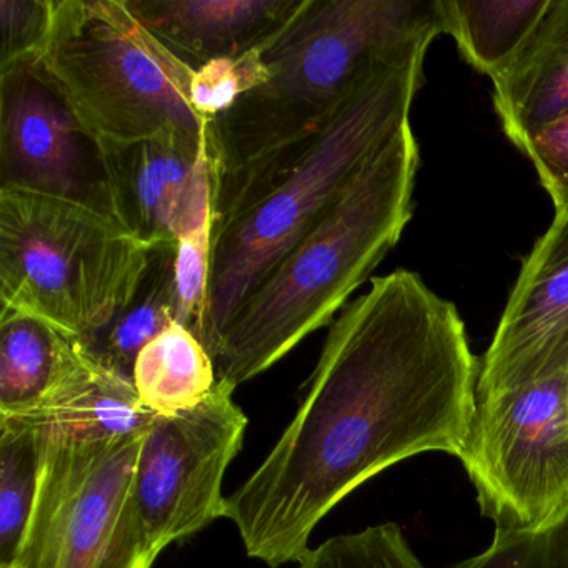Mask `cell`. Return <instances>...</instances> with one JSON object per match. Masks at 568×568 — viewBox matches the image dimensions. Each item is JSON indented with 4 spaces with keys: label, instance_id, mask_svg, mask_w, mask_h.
<instances>
[{
    "label": "cell",
    "instance_id": "cell-1",
    "mask_svg": "<svg viewBox=\"0 0 568 568\" xmlns=\"http://www.w3.org/2000/svg\"><path fill=\"white\" fill-rule=\"evenodd\" d=\"M478 371L454 302L404 268L372 278L332 322L294 420L227 497L248 557L298 564L325 515L375 475L425 452L460 457Z\"/></svg>",
    "mask_w": 568,
    "mask_h": 568
},
{
    "label": "cell",
    "instance_id": "cell-2",
    "mask_svg": "<svg viewBox=\"0 0 568 568\" xmlns=\"http://www.w3.org/2000/svg\"><path fill=\"white\" fill-rule=\"evenodd\" d=\"M430 45L375 62L317 129L212 185V252L201 338L214 354L245 298L404 125Z\"/></svg>",
    "mask_w": 568,
    "mask_h": 568
},
{
    "label": "cell",
    "instance_id": "cell-3",
    "mask_svg": "<svg viewBox=\"0 0 568 568\" xmlns=\"http://www.w3.org/2000/svg\"><path fill=\"white\" fill-rule=\"evenodd\" d=\"M418 165V142L407 124L245 298L212 354L219 382L237 388L318 328L331 327L400 241L412 219Z\"/></svg>",
    "mask_w": 568,
    "mask_h": 568
},
{
    "label": "cell",
    "instance_id": "cell-4",
    "mask_svg": "<svg viewBox=\"0 0 568 568\" xmlns=\"http://www.w3.org/2000/svg\"><path fill=\"white\" fill-rule=\"evenodd\" d=\"M440 34V0H307L265 44L268 81L205 125L212 185L317 129L375 62Z\"/></svg>",
    "mask_w": 568,
    "mask_h": 568
},
{
    "label": "cell",
    "instance_id": "cell-5",
    "mask_svg": "<svg viewBox=\"0 0 568 568\" xmlns=\"http://www.w3.org/2000/svg\"><path fill=\"white\" fill-rule=\"evenodd\" d=\"M149 258L151 248L101 209L0 191L2 308L36 315L89 344L128 307Z\"/></svg>",
    "mask_w": 568,
    "mask_h": 568
},
{
    "label": "cell",
    "instance_id": "cell-6",
    "mask_svg": "<svg viewBox=\"0 0 568 568\" xmlns=\"http://www.w3.org/2000/svg\"><path fill=\"white\" fill-rule=\"evenodd\" d=\"M36 65L95 148L168 129L205 138L191 105L195 71L138 21L128 0H54L51 36Z\"/></svg>",
    "mask_w": 568,
    "mask_h": 568
},
{
    "label": "cell",
    "instance_id": "cell-7",
    "mask_svg": "<svg viewBox=\"0 0 568 568\" xmlns=\"http://www.w3.org/2000/svg\"><path fill=\"white\" fill-rule=\"evenodd\" d=\"M41 434V484L12 568L154 567L134 501L145 434L82 442Z\"/></svg>",
    "mask_w": 568,
    "mask_h": 568
},
{
    "label": "cell",
    "instance_id": "cell-8",
    "mask_svg": "<svg viewBox=\"0 0 568 568\" xmlns=\"http://www.w3.org/2000/svg\"><path fill=\"white\" fill-rule=\"evenodd\" d=\"M458 458L495 530L557 524L568 511V372L477 395Z\"/></svg>",
    "mask_w": 568,
    "mask_h": 568
},
{
    "label": "cell",
    "instance_id": "cell-9",
    "mask_svg": "<svg viewBox=\"0 0 568 568\" xmlns=\"http://www.w3.org/2000/svg\"><path fill=\"white\" fill-rule=\"evenodd\" d=\"M235 387L217 382L199 407L174 417L155 415L142 442L134 501L152 560L225 518V471L247 430Z\"/></svg>",
    "mask_w": 568,
    "mask_h": 568
},
{
    "label": "cell",
    "instance_id": "cell-10",
    "mask_svg": "<svg viewBox=\"0 0 568 568\" xmlns=\"http://www.w3.org/2000/svg\"><path fill=\"white\" fill-rule=\"evenodd\" d=\"M0 191L71 199L109 214L98 148L36 64L0 72Z\"/></svg>",
    "mask_w": 568,
    "mask_h": 568
},
{
    "label": "cell",
    "instance_id": "cell-11",
    "mask_svg": "<svg viewBox=\"0 0 568 568\" xmlns=\"http://www.w3.org/2000/svg\"><path fill=\"white\" fill-rule=\"evenodd\" d=\"M109 214L149 248L178 245L211 217L205 138L168 129L154 138L98 148Z\"/></svg>",
    "mask_w": 568,
    "mask_h": 568
},
{
    "label": "cell",
    "instance_id": "cell-12",
    "mask_svg": "<svg viewBox=\"0 0 568 568\" xmlns=\"http://www.w3.org/2000/svg\"><path fill=\"white\" fill-rule=\"evenodd\" d=\"M568 372V211L521 264L478 371L477 395L525 387Z\"/></svg>",
    "mask_w": 568,
    "mask_h": 568
},
{
    "label": "cell",
    "instance_id": "cell-13",
    "mask_svg": "<svg viewBox=\"0 0 568 568\" xmlns=\"http://www.w3.org/2000/svg\"><path fill=\"white\" fill-rule=\"evenodd\" d=\"M307 0H128L138 21L199 71L268 44Z\"/></svg>",
    "mask_w": 568,
    "mask_h": 568
},
{
    "label": "cell",
    "instance_id": "cell-14",
    "mask_svg": "<svg viewBox=\"0 0 568 568\" xmlns=\"http://www.w3.org/2000/svg\"><path fill=\"white\" fill-rule=\"evenodd\" d=\"M491 82L495 112L517 149L568 111V0H550L521 51Z\"/></svg>",
    "mask_w": 568,
    "mask_h": 568
},
{
    "label": "cell",
    "instance_id": "cell-15",
    "mask_svg": "<svg viewBox=\"0 0 568 568\" xmlns=\"http://www.w3.org/2000/svg\"><path fill=\"white\" fill-rule=\"evenodd\" d=\"M89 354L79 338L36 315L14 308L0 312V417L38 412Z\"/></svg>",
    "mask_w": 568,
    "mask_h": 568
},
{
    "label": "cell",
    "instance_id": "cell-16",
    "mask_svg": "<svg viewBox=\"0 0 568 568\" xmlns=\"http://www.w3.org/2000/svg\"><path fill=\"white\" fill-rule=\"evenodd\" d=\"M21 418L44 434L82 442L145 434L155 414L142 404L132 382L112 374L89 355L71 381L38 412Z\"/></svg>",
    "mask_w": 568,
    "mask_h": 568
},
{
    "label": "cell",
    "instance_id": "cell-17",
    "mask_svg": "<svg viewBox=\"0 0 568 568\" xmlns=\"http://www.w3.org/2000/svg\"><path fill=\"white\" fill-rule=\"evenodd\" d=\"M175 254L178 245L151 248L148 271L128 307L84 345L99 365L125 381L134 378L142 348L178 322Z\"/></svg>",
    "mask_w": 568,
    "mask_h": 568
},
{
    "label": "cell",
    "instance_id": "cell-18",
    "mask_svg": "<svg viewBox=\"0 0 568 568\" xmlns=\"http://www.w3.org/2000/svg\"><path fill=\"white\" fill-rule=\"evenodd\" d=\"M445 34L464 61L494 79L514 61L550 0H440Z\"/></svg>",
    "mask_w": 568,
    "mask_h": 568
},
{
    "label": "cell",
    "instance_id": "cell-19",
    "mask_svg": "<svg viewBox=\"0 0 568 568\" xmlns=\"http://www.w3.org/2000/svg\"><path fill=\"white\" fill-rule=\"evenodd\" d=\"M132 382L149 410L174 417L199 407L219 381L197 335L174 322L142 348Z\"/></svg>",
    "mask_w": 568,
    "mask_h": 568
},
{
    "label": "cell",
    "instance_id": "cell-20",
    "mask_svg": "<svg viewBox=\"0 0 568 568\" xmlns=\"http://www.w3.org/2000/svg\"><path fill=\"white\" fill-rule=\"evenodd\" d=\"M44 438L21 417H0V568H12L28 534L42 474Z\"/></svg>",
    "mask_w": 568,
    "mask_h": 568
},
{
    "label": "cell",
    "instance_id": "cell-21",
    "mask_svg": "<svg viewBox=\"0 0 568 568\" xmlns=\"http://www.w3.org/2000/svg\"><path fill=\"white\" fill-rule=\"evenodd\" d=\"M298 568H427L394 521L335 535L311 548Z\"/></svg>",
    "mask_w": 568,
    "mask_h": 568
},
{
    "label": "cell",
    "instance_id": "cell-22",
    "mask_svg": "<svg viewBox=\"0 0 568 568\" xmlns=\"http://www.w3.org/2000/svg\"><path fill=\"white\" fill-rule=\"evenodd\" d=\"M264 48L237 58L219 59L194 72L191 105L204 129L268 81L271 72L264 61Z\"/></svg>",
    "mask_w": 568,
    "mask_h": 568
},
{
    "label": "cell",
    "instance_id": "cell-23",
    "mask_svg": "<svg viewBox=\"0 0 568 568\" xmlns=\"http://www.w3.org/2000/svg\"><path fill=\"white\" fill-rule=\"evenodd\" d=\"M450 568H568V511L544 530H495L487 550Z\"/></svg>",
    "mask_w": 568,
    "mask_h": 568
},
{
    "label": "cell",
    "instance_id": "cell-24",
    "mask_svg": "<svg viewBox=\"0 0 568 568\" xmlns=\"http://www.w3.org/2000/svg\"><path fill=\"white\" fill-rule=\"evenodd\" d=\"M211 252L212 215L182 235L175 254L178 322L194 332L197 337L207 305Z\"/></svg>",
    "mask_w": 568,
    "mask_h": 568
},
{
    "label": "cell",
    "instance_id": "cell-25",
    "mask_svg": "<svg viewBox=\"0 0 568 568\" xmlns=\"http://www.w3.org/2000/svg\"><path fill=\"white\" fill-rule=\"evenodd\" d=\"M54 19V0H0V72L41 59Z\"/></svg>",
    "mask_w": 568,
    "mask_h": 568
},
{
    "label": "cell",
    "instance_id": "cell-26",
    "mask_svg": "<svg viewBox=\"0 0 568 568\" xmlns=\"http://www.w3.org/2000/svg\"><path fill=\"white\" fill-rule=\"evenodd\" d=\"M518 151L534 164L557 211H568V111L545 125Z\"/></svg>",
    "mask_w": 568,
    "mask_h": 568
}]
</instances>
